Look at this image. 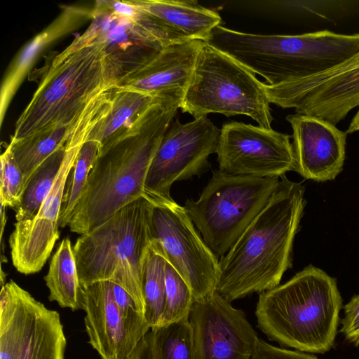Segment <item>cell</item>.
I'll list each match as a JSON object with an SVG mask.
<instances>
[{"label": "cell", "mask_w": 359, "mask_h": 359, "mask_svg": "<svg viewBox=\"0 0 359 359\" xmlns=\"http://www.w3.org/2000/svg\"><path fill=\"white\" fill-rule=\"evenodd\" d=\"M92 8L62 6L60 15L29 41L9 65L0 88V126L20 84L39 55L51 43L90 20Z\"/></svg>", "instance_id": "obj_21"}, {"label": "cell", "mask_w": 359, "mask_h": 359, "mask_svg": "<svg viewBox=\"0 0 359 359\" xmlns=\"http://www.w3.org/2000/svg\"><path fill=\"white\" fill-rule=\"evenodd\" d=\"M83 287L89 344L101 359H130L151 327L123 316L114 298L112 282L97 281Z\"/></svg>", "instance_id": "obj_18"}, {"label": "cell", "mask_w": 359, "mask_h": 359, "mask_svg": "<svg viewBox=\"0 0 359 359\" xmlns=\"http://www.w3.org/2000/svg\"><path fill=\"white\" fill-rule=\"evenodd\" d=\"M180 107L173 100H159L136 133L97 156L68 224L72 232L88 233L144 196L151 161Z\"/></svg>", "instance_id": "obj_2"}, {"label": "cell", "mask_w": 359, "mask_h": 359, "mask_svg": "<svg viewBox=\"0 0 359 359\" xmlns=\"http://www.w3.org/2000/svg\"><path fill=\"white\" fill-rule=\"evenodd\" d=\"M135 90L111 86V107L91 129L86 140L98 142V155L136 133L149 109L159 100Z\"/></svg>", "instance_id": "obj_22"}, {"label": "cell", "mask_w": 359, "mask_h": 359, "mask_svg": "<svg viewBox=\"0 0 359 359\" xmlns=\"http://www.w3.org/2000/svg\"><path fill=\"white\" fill-rule=\"evenodd\" d=\"M153 206L145 196L137 198L103 224L81 235L73 247L82 287L102 280L117 284L144 315L142 278L152 242Z\"/></svg>", "instance_id": "obj_5"}, {"label": "cell", "mask_w": 359, "mask_h": 359, "mask_svg": "<svg viewBox=\"0 0 359 359\" xmlns=\"http://www.w3.org/2000/svg\"><path fill=\"white\" fill-rule=\"evenodd\" d=\"M107 110L101 100H95L88 105L80 124L66 144L60 171L37 215L31 220L14 224L8 243L13 264L20 273L39 272L49 258L60 236L58 222L69 175L91 129Z\"/></svg>", "instance_id": "obj_9"}, {"label": "cell", "mask_w": 359, "mask_h": 359, "mask_svg": "<svg viewBox=\"0 0 359 359\" xmlns=\"http://www.w3.org/2000/svg\"><path fill=\"white\" fill-rule=\"evenodd\" d=\"M252 359H318L301 351H291L273 346L258 339Z\"/></svg>", "instance_id": "obj_32"}, {"label": "cell", "mask_w": 359, "mask_h": 359, "mask_svg": "<svg viewBox=\"0 0 359 359\" xmlns=\"http://www.w3.org/2000/svg\"><path fill=\"white\" fill-rule=\"evenodd\" d=\"M220 129L207 116L181 123L172 121L150 165L144 195L153 203L173 200L170 189L176 181L200 175L209 167V156L216 153Z\"/></svg>", "instance_id": "obj_12"}, {"label": "cell", "mask_w": 359, "mask_h": 359, "mask_svg": "<svg viewBox=\"0 0 359 359\" xmlns=\"http://www.w3.org/2000/svg\"><path fill=\"white\" fill-rule=\"evenodd\" d=\"M66 153V144L47 158L26 184L20 205L15 209L16 222L32 219L52 188Z\"/></svg>", "instance_id": "obj_25"}, {"label": "cell", "mask_w": 359, "mask_h": 359, "mask_svg": "<svg viewBox=\"0 0 359 359\" xmlns=\"http://www.w3.org/2000/svg\"><path fill=\"white\" fill-rule=\"evenodd\" d=\"M166 260L151 245L144 264L142 294L144 317L151 330L159 325L165 297Z\"/></svg>", "instance_id": "obj_26"}, {"label": "cell", "mask_w": 359, "mask_h": 359, "mask_svg": "<svg viewBox=\"0 0 359 359\" xmlns=\"http://www.w3.org/2000/svg\"><path fill=\"white\" fill-rule=\"evenodd\" d=\"M341 305L336 280L309 265L286 283L259 294L257 327L280 345L325 353L334 344Z\"/></svg>", "instance_id": "obj_3"}, {"label": "cell", "mask_w": 359, "mask_h": 359, "mask_svg": "<svg viewBox=\"0 0 359 359\" xmlns=\"http://www.w3.org/2000/svg\"><path fill=\"white\" fill-rule=\"evenodd\" d=\"M32 98L15 123L11 140L76 121L108 85L97 42L50 57Z\"/></svg>", "instance_id": "obj_6"}, {"label": "cell", "mask_w": 359, "mask_h": 359, "mask_svg": "<svg viewBox=\"0 0 359 359\" xmlns=\"http://www.w3.org/2000/svg\"><path fill=\"white\" fill-rule=\"evenodd\" d=\"M85 111L76 121L69 125L41 130L21 139L11 140L9 145L22 172L25 188L37 168L67 144L80 124Z\"/></svg>", "instance_id": "obj_24"}, {"label": "cell", "mask_w": 359, "mask_h": 359, "mask_svg": "<svg viewBox=\"0 0 359 359\" xmlns=\"http://www.w3.org/2000/svg\"><path fill=\"white\" fill-rule=\"evenodd\" d=\"M124 15L143 28L163 48L189 41H205L222 18L196 0L128 1Z\"/></svg>", "instance_id": "obj_17"}, {"label": "cell", "mask_w": 359, "mask_h": 359, "mask_svg": "<svg viewBox=\"0 0 359 359\" xmlns=\"http://www.w3.org/2000/svg\"><path fill=\"white\" fill-rule=\"evenodd\" d=\"M189 320L196 359H252L256 332L245 313L216 291L194 301Z\"/></svg>", "instance_id": "obj_16"}, {"label": "cell", "mask_w": 359, "mask_h": 359, "mask_svg": "<svg viewBox=\"0 0 359 359\" xmlns=\"http://www.w3.org/2000/svg\"><path fill=\"white\" fill-rule=\"evenodd\" d=\"M279 182V177L216 170L199 198L187 199L184 207L204 242L222 257L265 207Z\"/></svg>", "instance_id": "obj_7"}, {"label": "cell", "mask_w": 359, "mask_h": 359, "mask_svg": "<svg viewBox=\"0 0 359 359\" xmlns=\"http://www.w3.org/2000/svg\"><path fill=\"white\" fill-rule=\"evenodd\" d=\"M130 359H156L153 348L151 330L140 341Z\"/></svg>", "instance_id": "obj_33"}, {"label": "cell", "mask_w": 359, "mask_h": 359, "mask_svg": "<svg viewBox=\"0 0 359 359\" xmlns=\"http://www.w3.org/2000/svg\"><path fill=\"white\" fill-rule=\"evenodd\" d=\"M304 206V187L281 176L265 207L219 260L220 296L231 302L280 285L292 266Z\"/></svg>", "instance_id": "obj_1"}, {"label": "cell", "mask_w": 359, "mask_h": 359, "mask_svg": "<svg viewBox=\"0 0 359 359\" xmlns=\"http://www.w3.org/2000/svg\"><path fill=\"white\" fill-rule=\"evenodd\" d=\"M156 359H196L189 319L151 329Z\"/></svg>", "instance_id": "obj_27"}, {"label": "cell", "mask_w": 359, "mask_h": 359, "mask_svg": "<svg viewBox=\"0 0 359 359\" xmlns=\"http://www.w3.org/2000/svg\"><path fill=\"white\" fill-rule=\"evenodd\" d=\"M151 245L184 278L194 301L216 291L219 259L196 231L184 206L174 200L153 203Z\"/></svg>", "instance_id": "obj_11"}, {"label": "cell", "mask_w": 359, "mask_h": 359, "mask_svg": "<svg viewBox=\"0 0 359 359\" xmlns=\"http://www.w3.org/2000/svg\"><path fill=\"white\" fill-rule=\"evenodd\" d=\"M216 154L219 170L229 174L279 177L294 171L290 136L242 122L224 123Z\"/></svg>", "instance_id": "obj_15"}, {"label": "cell", "mask_w": 359, "mask_h": 359, "mask_svg": "<svg viewBox=\"0 0 359 359\" xmlns=\"http://www.w3.org/2000/svg\"><path fill=\"white\" fill-rule=\"evenodd\" d=\"M100 144L95 140H86L82 144L74 166L69 175L65 189L58 226L64 228L69 224L73 210L81 198L86 184L88 175L97 158Z\"/></svg>", "instance_id": "obj_28"}, {"label": "cell", "mask_w": 359, "mask_h": 359, "mask_svg": "<svg viewBox=\"0 0 359 359\" xmlns=\"http://www.w3.org/2000/svg\"><path fill=\"white\" fill-rule=\"evenodd\" d=\"M0 203L14 210L22 201L25 190L24 177L9 144L0 157Z\"/></svg>", "instance_id": "obj_30"}, {"label": "cell", "mask_w": 359, "mask_h": 359, "mask_svg": "<svg viewBox=\"0 0 359 359\" xmlns=\"http://www.w3.org/2000/svg\"><path fill=\"white\" fill-rule=\"evenodd\" d=\"M264 86L270 103L335 126L359 107V65L347 61L313 76Z\"/></svg>", "instance_id": "obj_14"}, {"label": "cell", "mask_w": 359, "mask_h": 359, "mask_svg": "<svg viewBox=\"0 0 359 359\" xmlns=\"http://www.w3.org/2000/svg\"><path fill=\"white\" fill-rule=\"evenodd\" d=\"M165 297L160 326L189 319L194 298L180 274L166 261Z\"/></svg>", "instance_id": "obj_29"}, {"label": "cell", "mask_w": 359, "mask_h": 359, "mask_svg": "<svg viewBox=\"0 0 359 359\" xmlns=\"http://www.w3.org/2000/svg\"><path fill=\"white\" fill-rule=\"evenodd\" d=\"M204 44L203 41L194 40L167 46L114 86L135 90L154 97L172 99L181 105Z\"/></svg>", "instance_id": "obj_20"}, {"label": "cell", "mask_w": 359, "mask_h": 359, "mask_svg": "<svg viewBox=\"0 0 359 359\" xmlns=\"http://www.w3.org/2000/svg\"><path fill=\"white\" fill-rule=\"evenodd\" d=\"M49 290L48 299L72 311L83 309V287L79 278L76 259L69 238L60 243L44 277Z\"/></svg>", "instance_id": "obj_23"}, {"label": "cell", "mask_w": 359, "mask_h": 359, "mask_svg": "<svg viewBox=\"0 0 359 359\" xmlns=\"http://www.w3.org/2000/svg\"><path fill=\"white\" fill-rule=\"evenodd\" d=\"M93 42L102 46L109 86L147 65L163 49L136 22L113 11L105 0L95 1L90 25L67 48L74 51Z\"/></svg>", "instance_id": "obj_13"}, {"label": "cell", "mask_w": 359, "mask_h": 359, "mask_svg": "<svg viewBox=\"0 0 359 359\" xmlns=\"http://www.w3.org/2000/svg\"><path fill=\"white\" fill-rule=\"evenodd\" d=\"M67 339L57 311L10 280L0 292V359H65Z\"/></svg>", "instance_id": "obj_10"}, {"label": "cell", "mask_w": 359, "mask_h": 359, "mask_svg": "<svg viewBox=\"0 0 359 359\" xmlns=\"http://www.w3.org/2000/svg\"><path fill=\"white\" fill-rule=\"evenodd\" d=\"M344 318L341 332L345 339L355 346L359 345V294L352 297L344 306Z\"/></svg>", "instance_id": "obj_31"}, {"label": "cell", "mask_w": 359, "mask_h": 359, "mask_svg": "<svg viewBox=\"0 0 359 359\" xmlns=\"http://www.w3.org/2000/svg\"><path fill=\"white\" fill-rule=\"evenodd\" d=\"M273 86L332 69L359 53V34L263 35L216 27L205 41Z\"/></svg>", "instance_id": "obj_4"}, {"label": "cell", "mask_w": 359, "mask_h": 359, "mask_svg": "<svg viewBox=\"0 0 359 359\" xmlns=\"http://www.w3.org/2000/svg\"><path fill=\"white\" fill-rule=\"evenodd\" d=\"M286 120L292 128L294 171L316 182L335 179L343 169L347 133L314 116L294 114Z\"/></svg>", "instance_id": "obj_19"}, {"label": "cell", "mask_w": 359, "mask_h": 359, "mask_svg": "<svg viewBox=\"0 0 359 359\" xmlns=\"http://www.w3.org/2000/svg\"><path fill=\"white\" fill-rule=\"evenodd\" d=\"M356 131H359V107L357 113L352 118L346 133L350 134Z\"/></svg>", "instance_id": "obj_34"}, {"label": "cell", "mask_w": 359, "mask_h": 359, "mask_svg": "<svg viewBox=\"0 0 359 359\" xmlns=\"http://www.w3.org/2000/svg\"><path fill=\"white\" fill-rule=\"evenodd\" d=\"M269 100L255 74L241 63L205 43L180 109L195 118L208 114H243L271 128Z\"/></svg>", "instance_id": "obj_8"}]
</instances>
